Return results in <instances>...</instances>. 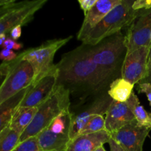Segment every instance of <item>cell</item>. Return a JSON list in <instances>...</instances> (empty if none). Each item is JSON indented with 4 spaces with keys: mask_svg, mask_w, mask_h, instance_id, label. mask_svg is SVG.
<instances>
[{
    "mask_svg": "<svg viewBox=\"0 0 151 151\" xmlns=\"http://www.w3.org/2000/svg\"><path fill=\"white\" fill-rule=\"evenodd\" d=\"M55 68L58 85L79 98L81 103L108 91L111 83L119 78L94 63L83 44L63 55Z\"/></svg>",
    "mask_w": 151,
    "mask_h": 151,
    "instance_id": "obj_1",
    "label": "cell"
},
{
    "mask_svg": "<svg viewBox=\"0 0 151 151\" xmlns=\"http://www.w3.org/2000/svg\"><path fill=\"white\" fill-rule=\"evenodd\" d=\"M86 46L88 56L94 63L117 78L121 77L122 66L127 54L126 38L122 31L102 40L96 45Z\"/></svg>",
    "mask_w": 151,
    "mask_h": 151,
    "instance_id": "obj_2",
    "label": "cell"
},
{
    "mask_svg": "<svg viewBox=\"0 0 151 151\" xmlns=\"http://www.w3.org/2000/svg\"><path fill=\"white\" fill-rule=\"evenodd\" d=\"M70 93L60 85H58L50 98L38 107V111L30 125L22 134L20 142L36 137L48 128L59 115L70 110Z\"/></svg>",
    "mask_w": 151,
    "mask_h": 151,
    "instance_id": "obj_3",
    "label": "cell"
},
{
    "mask_svg": "<svg viewBox=\"0 0 151 151\" xmlns=\"http://www.w3.org/2000/svg\"><path fill=\"white\" fill-rule=\"evenodd\" d=\"M132 0H122V2L115 7L106 17L86 35L82 44L94 46L102 40L128 28L137 17L139 10L133 9Z\"/></svg>",
    "mask_w": 151,
    "mask_h": 151,
    "instance_id": "obj_4",
    "label": "cell"
},
{
    "mask_svg": "<svg viewBox=\"0 0 151 151\" xmlns=\"http://www.w3.org/2000/svg\"><path fill=\"white\" fill-rule=\"evenodd\" d=\"M33 78V69L24 58L22 52L12 61L10 70L0 86V104L30 86Z\"/></svg>",
    "mask_w": 151,
    "mask_h": 151,
    "instance_id": "obj_5",
    "label": "cell"
},
{
    "mask_svg": "<svg viewBox=\"0 0 151 151\" xmlns=\"http://www.w3.org/2000/svg\"><path fill=\"white\" fill-rule=\"evenodd\" d=\"M72 38L69 36L49 40L39 47L24 51V58L30 63L33 69L34 78L32 85L38 82L54 67L53 60L56 52L67 44Z\"/></svg>",
    "mask_w": 151,
    "mask_h": 151,
    "instance_id": "obj_6",
    "label": "cell"
},
{
    "mask_svg": "<svg viewBox=\"0 0 151 151\" xmlns=\"http://www.w3.org/2000/svg\"><path fill=\"white\" fill-rule=\"evenodd\" d=\"M111 102V98L106 91L92 97L88 103L81 106L77 111H70L72 114V122L69 131L70 140L81 134L84 127L93 116L97 114L106 115Z\"/></svg>",
    "mask_w": 151,
    "mask_h": 151,
    "instance_id": "obj_7",
    "label": "cell"
},
{
    "mask_svg": "<svg viewBox=\"0 0 151 151\" xmlns=\"http://www.w3.org/2000/svg\"><path fill=\"white\" fill-rule=\"evenodd\" d=\"M151 8L139 10L125 35L127 54L142 47L151 46Z\"/></svg>",
    "mask_w": 151,
    "mask_h": 151,
    "instance_id": "obj_8",
    "label": "cell"
},
{
    "mask_svg": "<svg viewBox=\"0 0 151 151\" xmlns=\"http://www.w3.org/2000/svg\"><path fill=\"white\" fill-rule=\"evenodd\" d=\"M47 0L21 1L20 4L0 19V35L7 32L18 25L26 24L33 19L34 15L42 8Z\"/></svg>",
    "mask_w": 151,
    "mask_h": 151,
    "instance_id": "obj_9",
    "label": "cell"
},
{
    "mask_svg": "<svg viewBox=\"0 0 151 151\" xmlns=\"http://www.w3.org/2000/svg\"><path fill=\"white\" fill-rule=\"evenodd\" d=\"M58 84V74L54 67L38 82L30 86L20 106L22 107L38 108L50 98Z\"/></svg>",
    "mask_w": 151,
    "mask_h": 151,
    "instance_id": "obj_10",
    "label": "cell"
},
{
    "mask_svg": "<svg viewBox=\"0 0 151 151\" xmlns=\"http://www.w3.org/2000/svg\"><path fill=\"white\" fill-rule=\"evenodd\" d=\"M150 47H142L126 55L122 66L121 78L134 86L145 78Z\"/></svg>",
    "mask_w": 151,
    "mask_h": 151,
    "instance_id": "obj_11",
    "label": "cell"
},
{
    "mask_svg": "<svg viewBox=\"0 0 151 151\" xmlns=\"http://www.w3.org/2000/svg\"><path fill=\"white\" fill-rule=\"evenodd\" d=\"M150 127L139 125L136 120L111 134V138L122 146L125 151H142Z\"/></svg>",
    "mask_w": 151,
    "mask_h": 151,
    "instance_id": "obj_12",
    "label": "cell"
},
{
    "mask_svg": "<svg viewBox=\"0 0 151 151\" xmlns=\"http://www.w3.org/2000/svg\"><path fill=\"white\" fill-rule=\"evenodd\" d=\"M121 2L122 0H97L94 7L85 15L81 29L78 32V39L82 41L93 28Z\"/></svg>",
    "mask_w": 151,
    "mask_h": 151,
    "instance_id": "obj_13",
    "label": "cell"
},
{
    "mask_svg": "<svg viewBox=\"0 0 151 151\" xmlns=\"http://www.w3.org/2000/svg\"><path fill=\"white\" fill-rule=\"evenodd\" d=\"M135 120L127 103L112 100L105 117L106 131L109 134L116 132Z\"/></svg>",
    "mask_w": 151,
    "mask_h": 151,
    "instance_id": "obj_14",
    "label": "cell"
},
{
    "mask_svg": "<svg viewBox=\"0 0 151 151\" xmlns=\"http://www.w3.org/2000/svg\"><path fill=\"white\" fill-rule=\"evenodd\" d=\"M111 135L106 131L95 134L78 136L70 140L66 151H94L100 146L109 143Z\"/></svg>",
    "mask_w": 151,
    "mask_h": 151,
    "instance_id": "obj_15",
    "label": "cell"
},
{
    "mask_svg": "<svg viewBox=\"0 0 151 151\" xmlns=\"http://www.w3.org/2000/svg\"><path fill=\"white\" fill-rule=\"evenodd\" d=\"M36 137L40 151H66L70 141L69 135L55 134L47 128Z\"/></svg>",
    "mask_w": 151,
    "mask_h": 151,
    "instance_id": "obj_16",
    "label": "cell"
},
{
    "mask_svg": "<svg viewBox=\"0 0 151 151\" xmlns=\"http://www.w3.org/2000/svg\"><path fill=\"white\" fill-rule=\"evenodd\" d=\"M29 88L22 90L0 104V132L10 125L15 111L19 107Z\"/></svg>",
    "mask_w": 151,
    "mask_h": 151,
    "instance_id": "obj_17",
    "label": "cell"
},
{
    "mask_svg": "<svg viewBox=\"0 0 151 151\" xmlns=\"http://www.w3.org/2000/svg\"><path fill=\"white\" fill-rule=\"evenodd\" d=\"M38 111V108L19 106L15 111L9 126L11 129L22 134L30 125Z\"/></svg>",
    "mask_w": 151,
    "mask_h": 151,
    "instance_id": "obj_18",
    "label": "cell"
},
{
    "mask_svg": "<svg viewBox=\"0 0 151 151\" xmlns=\"http://www.w3.org/2000/svg\"><path fill=\"white\" fill-rule=\"evenodd\" d=\"M134 84L125 81L122 78L115 79L111 83L108 90V94L112 100L125 103L128 100L133 93Z\"/></svg>",
    "mask_w": 151,
    "mask_h": 151,
    "instance_id": "obj_19",
    "label": "cell"
},
{
    "mask_svg": "<svg viewBox=\"0 0 151 151\" xmlns=\"http://www.w3.org/2000/svg\"><path fill=\"white\" fill-rule=\"evenodd\" d=\"M126 103L129 109L132 111L135 120L139 125L151 128V114H149L140 104L139 100L135 93H132Z\"/></svg>",
    "mask_w": 151,
    "mask_h": 151,
    "instance_id": "obj_20",
    "label": "cell"
},
{
    "mask_svg": "<svg viewBox=\"0 0 151 151\" xmlns=\"http://www.w3.org/2000/svg\"><path fill=\"white\" fill-rule=\"evenodd\" d=\"M22 134L7 126L0 132V151H12L20 143Z\"/></svg>",
    "mask_w": 151,
    "mask_h": 151,
    "instance_id": "obj_21",
    "label": "cell"
},
{
    "mask_svg": "<svg viewBox=\"0 0 151 151\" xmlns=\"http://www.w3.org/2000/svg\"><path fill=\"white\" fill-rule=\"evenodd\" d=\"M71 122H72V114L69 110L56 117L52 122L47 129L55 134H66L69 136Z\"/></svg>",
    "mask_w": 151,
    "mask_h": 151,
    "instance_id": "obj_22",
    "label": "cell"
},
{
    "mask_svg": "<svg viewBox=\"0 0 151 151\" xmlns=\"http://www.w3.org/2000/svg\"><path fill=\"white\" fill-rule=\"evenodd\" d=\"M102 131H106L105 117L103 115L97 114L88 121L80 135L95 134Z\"/></svg>",
    "mask_w": 151,
    "mask_h": 151,
    "instance_id": "obj_23",
    "label": "cell"
},
{
    "mask_svg": "<svg viewBox=\"0 0 151 151\" xmlns=\"http://www.w3.org/2000/svg\"><path fill=\"white\" fill-rule=\"evenodd\" d=\"M12 151H40L37 137H31L22 142Z\"/></svg>",
    "mask_w": 151,
    "mask_h": 151,
    "instance_id": "obj_24",
    "label": "cell"
},
{
    "mask_svg": "<svg viewBox=\"0 0 151 151\" xmlns=\"http://www.w3.org/2000/svg\"><path fill=\"white\" fill-rule=\"evenodd\" d=\"M21 1H16L15 0H9L6 4L0 5V19L7 14L8 12L17 7L20 4Z\"/></svg>",
    "mask_w": 151,
    "mask_h": 151,
    "instance_id": "obj_25",
    "label": "cell"
},
{
    "mask_svg": "<svg viewBox=\"0 0 151 151\" xmlns=\"http://www.w3.org/2000/svg\"><path fill=\"white\" fill-rule=\"evenodd\" d=\"M18 55L13 50L4 49L0 51V60L3 62H10L17 58Z\"/></svg>",
    "mask_w": 151,
    "mask_h": 151,
    "instance_id": "obj_26",
    "label": "cell"
},
{
    "mask_svg": "<svg viewBox=\"0 0 151 151\" xmlns=\"http://www.w3.org/2000/svg\"><path fill=\"white\" fill-rule=\"evenodd\" d=\"M2 47L4 49H8L11 50H19L23 48V44L22 43H19L14 41L11 38H7L5 41L4 42Z\"/></svg>",
    "mask_w": 151,
    "mask_h": 151,
    "instance_id": "obj_27",
    "label": "cell"
},
{
    "mask_svg": "<svg viewBox=\"0 0 151 151\" xmlns=\"http://www.w3.org/2000/svg\"><path fill=\"white\" fill-rule=\"evenodd\" d=\"M137 90L139 92L144 93L147 96L148 99L149 103L151 108V85L147 83H138L137 84Z\"/></svg>",
    "mask_w": 151,
    "mask_h": 151,
    "instance_id": "obj_28",
    "label": "cell"
},
{
    "mask_svg": "<svg viewBox=\"0 0 151 151\" xmlns=\"http://www.w3.org/2000/svg\"><path fill=\"white\" fill-rule=\"evenodd\" d=\"M97 0H78L81 10L83 11L84 15L86 14L97 3Z\"/></svg>",
    "mask_w": 151,
    "mask_h": 151,
    "instance_id": "obj_29",
    "label": "cell"
},
{
    "mask_svg": "<svg viewBox=\"0 0 151 151\" xmlns=\"http://www.w3.org/2000/svg\"><path fill=\"white\" fill-rule=\"evenodd\" d=\"M151 8V0H137L133 4V9L135 10Z\"/></svg>",
    "mask_w": 151,
    "mask_h": 151,
    "instance_id": "obj_30",
    "label": "cell"
},
{
    "mask_svg": "<svg viewBox=\"0 0 151 151\" xmlns=\"http://www.w3.org/2000/svg\"><path fill=\"white\" fill-rule=\"evenodd\" d=\"M12 61L10 62H3L2 63L0 64V80L4 77L5 78L6 75L8 73L9 70L11 66Z\"/></svg>",
    "mask_w": 151,
    "mask_h": 151,
    "instance_id": "obj_31",
    "label": "cell"
},
{
    "mask_svg": "<svg viewBox=\"0 0 151 151\" xmlns=\"http://www.w3.org/2000/svg\"><path fill=\"white\" fill-rule=\"evenodd\" d=\"M22 26H21V25H18L11 29V31L10 32V35L12 39L16 41L20 38L21 35H22Z\"/></svg>",
    "mask_w": 151,
    "mask_h": 151,
    "instance_id": "obj_32",
    "label": "cell"
},
{
    "mask_svg": "<svg viewBox=\"0 0 151 151\" xmlns=\"http://www.w3.org/2000/svg\"><path fill=\"white\" fill-rule=\"evenodd\" d=\"M109 147H110L111 151H125V149H124L122 146L119 145L116 141H114V140L111 138L110 140L109 141Z\"/></svg>",
    "mask_w": 151,
    "mask_h": 151,
    "instance_id": "obj_33",
    "label": "cell"
},
{
    "mask_svg": "<svg viewBox=\"0 0 151 151\" xmlns=\"http://www.w3.org/2000/svg\"><path fill=\"white\" fill-rule=\"evenodd\" d=\"M150 83L151 85V70L147 71L145 78L142 81H140L139 83Z\"/></svg>",
    "mask_w": 151,
    "mask_h": 151,
    "instance_id": "obj_34",
    "label": "cell"
},
{
    "mask_svg": "<svg viewBox=\"0 0 151 151\" xmlns=\"http://www.w3.org/2000/svg\"><path fill=\"white\" fill-rule=\"evenodd\" d=\"M151 70V47L149 52L148 58H147V71Z\"/></svg>",
    "mask_w": 151,
    "mask_h": 151,
    "instance_id": "obj_35",
    "label": "cell"
},
{
    "mask_svg": "<svg viewBox=\"0 0 151 151\" xmlns=\"http://www.w3.org/2000/svg\"><path fill=\"white\" fill-rule=\"evenodd\" d=\"M7 35L4 34V35H0V47H2L3 44H4V42L5 41V40L7 39Z\"/></svg>",
    "mask_w": 151,
    "mask_h": 151,
    "instance_id": "obj_36",
    "label": "cell"
},
{
    "mask_svg": "<svg viewBox=\"0 0 151 151\" xmlns=\"http://www.w3.org/2000/svg\"><path fill=\"white\" fill-rule=\"evenodd\" d=\"M94 151H106V150L103 145V146H100V147H97V149H95V150H94Z\"/></svg>",
    "mask_w": 151,
    "mask_h": 151,
    "instance_id": "obj_37",
    "label": "cell"
},
{
    "mask_svg": "<svg viewBox=\"0 0 151 151\" xmlns=\"http://www.w3.org/2000/svg\"><path fill=\"white\" fill-rule=\"evenodd\" d=\"M9 0H0V5H2V4H6L7 2H8Z\"/></svg>",
    "mask_w": 151,
    "mask_h": 151,
    "instance_id": "obj_38",
    "label": "cell"
},
{
    "mask_svg": "<svg viewBox=\"0 0 151 151\" xmlns=\"http://www.w3.org/2000/svg\"><path fill=\"white\" fill-rule=\"evenodd\" d=\"M150 40H151V37H150Z\"/></svg>",
    "mask_w": 151,
    "mask_h": 151,
    "instance_id": "obj_39",
    "label": "cell"
},
{
    "mask_svg": "<svg viewBox=\"0 0 151 151\" xmlns=\"http://www.w3.org/2000/svg\"><path fill=\"white\" fill-rule=\"evenodd\" d=\"M52 151H53V150H52Z\"/></svg>",
    "mask_w": 151,
    "mask_h": 151,
    "instance_id": "obj_40",
    "label": "cell"
}]
</instances>
